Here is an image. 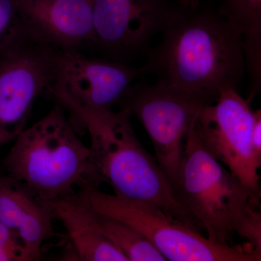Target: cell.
<instances>
[{"instance_id": "21", "label": "cell", "mask_w": 261, "mask_h": 261, "mask_svg": "<svg viewBox=\"0 0 261 261\" xmlns=\"http://www.w3.org/2000/svg\"><path fill=\"white\" fill-rule=\"evenodd\" d=\"M185 1H186V0H181V3H182V4H184V3H185Z\"/></svg>"}, {"instance_id": "18", "label": "cell", "mask_w": 261, "mask_h": 261, "mask_svg": "<svg viewBox=\"0 0 261 261\" xmlns=\"http://www.w3.org/2000/svg\"><path fill=\"white\" fill-rule=\"evenodd\" d=\"M0 261H28L23 242L14 230L0 223Z\"/></svg>"}, {"instance_id": "17", "label": "cell", "mask_w": 261, "mask_h": 261, "mask_svg": "<svg viewBox=\"0 0 261 261\" xmlns=\"http://www.w3.org/2000/svg\"><path fill=\"white\" fill-rule=\"evenodd\" d=\"M243 48L245 69L250 82V99H252L261 89V32L243 35Z\"/></svg>"}, {"instance_id": "1", "label": "cell", "mask_w": 261, "mask_h": 261, "mask_svg": "<svg viewBox=\"0 0 261 261\" xmlns=\"http://www.w3.org/2000/svg\"><path fill=\"white\" fill-rule=\"evenodd\" d=\"M161 44L147 51V73L195 93L238 90L245 75L243 35L219 13L171 10Z\"/></svg>"}, {"instance_id": "8", "label": "cell", "mask_w": 261, "mask_h": 261, "mask_svg": "<svg viewBox=\"0 0 261 261\" xmlns=\"http://www.w3.org/2000/svg\"><path fill=\"white\" fill-rule=\"evenodd\" d=\"M145 66L135 68L116 60L91 58L80 51H58L56 77L46 95L67 111H113Z\"/></svg>"}, {"instance_id": "12", "label": "cell", "mask_w": 261, "mask_h": 261, "mask_svg": "<svg viewBox=\"0 0 261 261\" xmlns=\"http://www.w3.org/2000/svg\"><path fill=\"white\" fill-rule=\"evenodd\" d=\"M54 219L49 203L6 174L0 176V223L18 233L28 261L41 258L43 245L53 234Z\"/></svg>"}, {"instance_id": "15", "label": "cell", "mask_w": 261, "mask_h": 261, "mask_svg": "<svg viewBox=\"0 0 261 261\" xmlns=\"http://www.w3.org/2000/svg\"><path fill=\"white\" fill-rule=\"evenodd\" d=\"M29 40L15 0H0V58Z\"/></svg>"}, {"instance_id": "20", "label": "cell", "mask_w": 261, "mask_h": 261, "mask_svg": "<svg viewBox=\"0 0 261 261\" xmlns=\"http://www.w3.org/2000/svg\"><path fill=\"white\" fill-rule=\"evenodd\" d=\"M195 0H186L183 5H185V6H189L190 5H195Z\"/></svg>"}, {"instance_id": "4", "label": "cell", "mask_w": 261, "mask_h": 261, "mask_svg": "<svg viewBox=\"0 0 261 261\" xmlns=\"http://www.w3.org/2000/svg\"><path fill=\"white\" fill-rule=\"evenodd\" d=\"M3 165L7 176L46 202L102 185L89 147L60 104L15 139Z\"/></svg>"}, {"instance_id": "10", "label": "cell", "mask_w": 261, "mask_h": 261, "mask_svg": "<svg viewBox=\"0 0 261 261\" xmlns=\"http://www.w3.org/2000/svg\"><path fill=\"white\" fill-rule=\"evenodd\" d=\"M92 8L95 44L118 61L147 53L171 12L164 0H92Z\"/></svg>"}, {"instance_id": "11", "label": "cell", "mask_w": 261, "mask_h": 261, "mask_svg": "<svg viewBox=\"0 0 261 261\" xmlns=\"http://www.w3.org/2000/svg\"><path fill=\"white\" fill-rule=\"evenodd\" d=\"M32 40L60 51L95 44L92 0H15Z\"/></svg>"}, {"instance_id": "7", "label": "cell", "mask_w": 261, "mask_h": 261, "mask_svg": "<svg viewBox=\"0 0 261 261\" xmlns=\"http://www.w3.org/2000/svg\"><path fill=\"white\" fill-rule=\"evenodd\" d=\"M253 120L250 102L237 89L228 88L201 111L195 126L207 152L244 185L260 193L261 161L252 145Z\"/></svg>"}, {"instance_id": "13", "label": "cell", "mask_w": 261, "mask_h": 261, "mask_svg": "<svg viewBox=\"0 0 261 261\" xmlns=\"http://www.w3.org/2000/svg\"><path fill=\"white\" fill-rule=\"evenodd\" d=\"M48 203L55 219H59L66 229L79 260L128 261L99 232L93 209L78 192Z\"/></svg>"}, {"instance_id": "6", "label": "cell", "mask_w": 261, "mask_h": 261, "mask_svg": "<svg viewBox=\"0 0 261 261\" xmlns=\"http://www.w3.org/2000/svg\"><path fill=\"white\" fill-rule=\"evenodd\" d=\"M217 97L158 80L154 84L132 85L118 104V108L135 116L145 128L154 147V158L172 190L187 133L201 111Z\"/></svg>"}, {"instance_id": "3", "label": "cell", "mask_w": 261, "mask_h": 261, "mask_svg": "<svg viewBox=\"0 0 261 261\" xmlns=\"http://www.w3.org/2000/svg\"><path fill=\"white\" fill-rule=\"evenodd\" d=\"M88 130L90 161L101 183L115 195L159 207L202 233L175 197L157 160L140 143L126 110L97 112L69 110Z\"/></svg>"}, {"instance_id": "19", "label": "cell", "mask_w": 261, "mask_h": 261, "mask_svg": "<svg viewBox=\"0 0 261 261\" xmlns=\"http://www.w3.org/2000/svg\"><path fill=\"white\" fill-rule=\"evenodd\" d=\"M252 145L255 155L261 161V111L260 109L254 111Z\"/></svg>"}, {"instance_id": "9", "label": "cell", "mask_w": 261, "mask_h": 261, "mask_svg": "<svg viewBox=\"0 0 261 261\" xmlns=\"http://www.w3.org/2000/svg\"><path fill=\"white\" fill-rule=\"evenodd\" d=\"M58 51L29 40L0 58V147L25 129L36 99L53 85Z\"/></svg>"}, {"instance_id": "16", "label": "cell", "mask_w": 261, "mask_h": 261, "mask_svg": "<svg viewBox=\"0 0 261 261\" xmlns=\"http://www.w3.org/2000/svg\"><path fill=\"white\" fill-rule=\"evenodd\" d=\"M219 14L243 36L261 32V0H223Z\"/></svg>"}, {"instance_id": "14", "label": "cell", "mask_w": 261, "mask_h": 261, "mask_svg": "<svg viewBox=\"0 0 261 261\" xmlns=\"http://www.w3.org/2000/svg\"><path fill=\"white\" fill-rule=\"evenodd\" d=\"M93 211L99 232L118 249L128 261L166 260L140 231L119 220L100 214L94 209Z\"/></svg>"}, {"instance_id": "2", "label": "cell", "mask_w": 261, "mask_h": 261, "mask_svg": "<svg viewBox=\"0 0 261 261\" xmlns=\"http://www.w3.org/2000/svg\"><path fill=\"white\" fill-rule=\"evenodd\" d=\"M195 121L185 139L175 197L211 241L235 246L237 236L261 252L260 193L244 185L207 152Z\"/></svg>"}, {"instance_id": "5", "label": "cell", "mask_w": 261, "mask_h": 261, "mask_svg": "<svg viewBox=\"0 0 261 261\" xmlns=\"http://www.w3.org/2000/svg\"><path fill=\"white\" fill-rule=\"evenodd\" d=\"M79 194L92 208L140 231L170 261H260L261 252L243 245H220L183 221L153 205L101 191L99 187Z\"/></svg>"}]
</instances>
